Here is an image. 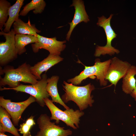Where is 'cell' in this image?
<instances>
[{
    "instance_id": "1",
    "label": "cell",
    "mask_w": 136,
    "mask_h": 136,
    "mask_svg": "<svg viewBox=\"0 0 136 136\" xmlns=\"http://www.w3.org/2000/svg\"><path fill=\"white\" fill-rule=\"evenodd\" d=\"M31 66L26 62L16 69L10 65L5 66L3 69L0 67V75L5 74L3 78L0 76V86L8 85L9 88H14L19 85L20 82L31 84L36 83L38 80L31 73Z\"/></svg>"
},
{
    "instance_id": "2",
    "label": "cell",
    "mask_w": 136,
    "mask_h": 136,
    "mask_svg": "<svg viewBox=\"0 0 136 136\" xmlns=\"http://www.w3.org/2000/svg\"><path fill=\"white\" fill-rule=\"evenodd\" d=\"M63 83L64 85H62L65 92L61 98L65 103L73 101L81 111L86 109L88 106H92L94 100L91 94L95 89L93 85L89 83L84 86H78L64 81Z\"/></svg>"
},
{
    "instance_id": "3",
    "label": "cell",
    "mask_w": 136,
    "mask_h": 136,
    "mask_svg": "<svg viewBox=\"0 0 136 136\" xmlns=\"http://www.w3.org/2000/svg\"><path fill=\"white\" fill-rule=\"evenodd\" d=\"M45 105L50 111L51 120H55V123H58L60 120L64 123L67 126L74 129L79 127L80 118L84 114L82 111L77 110H74L73 109H66L63 111L57 107L49 98L44 99Z\"/></svg>"
},
{
    "instance_id": "4",
    "label": "cell",
    "mask_w": 136,
    "mask_h": 136,
    "mask_svg": "<svg viewBox=\"0 0 136 136\" xmlns=\"http://www.w3.org/2000/svg\"><path fill=\"white\" fill-rule=\"evenodd\" d=\"M111 59L101 62L99 59L96 60L94 65L87 66H85V69L78 75L67 80L74 85L80 84L82 81L88 77L96 76L99 80L101 86H106L108 81L105 79L107 71L110 64Z\"/></svg>"
},
{
    "instance_id": "5",
    "label": "cell",
    "mask_w": 136,
    "mask_h": 136,
    "mask_svg": "<svg viewBox=\"0 0 136 136\" xmlns=\"http://www.w3.org/2000/svg\"><path fill=\"white\" fill-rule=\"evenodd\" d=\"M41 79L39 80L36 84L27 85L20 84L14 88H0V90H13L17 92H25L33 97L36 101L42 107H44L45 104L44 99L49 98L50 96L47 92L46 87L48 79L46 75L45 74L41 75Z\"/></svg>"
},
{
    "instance_id": "6",
    "label": "cell",
    "mask_w": 136,
    "mask_h": 136,
    "mask_svg": "<svg viewBox=\"0 0 136 136\" xmlns=\"http://www.w3.org/2000/svg\"><path fill=\"white\" fill-rule=\"evenodd\" d=\"M113 16V14H111L108 18L103 15L98 17L96 24L98 26L102 27L104 30L106 36L107 43L104 46L97 45L96 46L94 54L95 57H98L101 55H104L106 54L112 56L120 52L119 50L113 47L111 45L112 41L117 35L111 25V20Z\"/></svg>"
},
{
    "instance_id": "7",
    "label": "cell",
    "mask_w": 136,
    "mask_h": 136,
    "mask_svg": "<svg viewBox=\"0 0 136 136\" xmlns=\"http://www.w3.org/2000/svg\"><path fill=\"white\" fill-rule=\"evenodd\" d=\"M0 35H3L6 39L5 42L0 43V65L2 66H6L15 60L17 58L18 54L15 45V34L13 29L8 33L1 31Z\"/></svg>"
},
{
    "instance_id": "8",
    "label": "cell",
    "mask_w": 136,
    "mask_h": 136,
    "mask_svg": "<svg viewBox=\"0 0 136 136\" xmlns=\"http://www.w3.org/2000/svg\"><path fill=\"white\" fill-rule=\"evenodd\" d=\"M51 120L47 114H41L37 121L39 130L35 136H69L72 134L71 130L65 129Z\"/></svg>"
},
{
    "instance_id": "9",
    "label": "cell",
    "mask_w": 136,
    "mask_h": 136,
    "mask_svg": "<svg viewBox=\"0 0 136 136\" xmlns=\"http://www.w3.org/2000/svg\"><path fill=\"white\" fill-rule=\"evenodd\" d=\"M36 101L35 98L30 95L26 100L22 102H12L9 99L0 97V106L5 109L10 115L14 126H17L22 115L26 108L31 104Z\"/></svg>"
},
{
    "instance_id": "10",
    "label": "cell",
    "mask_w": 136,
    "mask_h": 136,
    "mask_svg": "<svg viewBox=\"0 0 136 136\" xmlns=\"http://www.w3.org/2000/svg\"><path fill=\"white\" fill-rule=\"evenodd\" d=\"M37 37L38 42L31 44L32 50L35 53L38 52L40 49H43L48 50L50 54L59 56L66 48L65 40L59 41L57 40L56 37L49 38L38 34Z\"/></svg>"
},
{
    "instance_id": "11",
    "label": "cell",
    "mask_w": 136,
    "mask_h": 136,
    "mask_svg": "<svg viewBox=\"0 0 136 136\" xmlns=\"http://www.w3.org/2000/svg\"><path fill=\"white\" fill-rule=\"evenodd\" d=\"M111 59L105 79L115 87L119 80L126 75L131 65L128 62L116 57Z\"/></svg>"
},
{
    "instance_id": "12",
    "label": "cell",
    "mask_w": 136,
    "mask_h": 136,
    "mask_svg": "<svg viewBox=\"0 0 136 136\" xmlns=\"http://www.w3.org/2000/svg\"><path fill=\"white\" fill-rule=\"evenodd\" d=\"M73 6L75 12L73 19L70 23V29L66 35V40L69 41L72 33L75 27L81 22L87 23L89 21V17L85 9L84 1L82 0H74L70 7Z\"/></svg>"
},
{
    "instance_id": "13",
    "label": "cell",
    "mask_w": 136,
    "mask_h": 136,
    "mask_svg": "<svg viewBox=\"0 0 136 136\" xmlns=\"http://www.w3.org/2000/svg\"><path fill=\"white\" fill-rule=\"evenodd\" d=\"M63 58L59 55L49 54L48 56L42 61L37 62L30 69L32 74L39 80L42 78L41 75L44 72L48 70L54 65L63 60Z\"/></svg>"
},
{
    "instance_id": "14",
    "label": "cell",
    "mask_w": 136,
    "mask_h": 136,
    "mask_svg": "<svg viewBox=\"0 0 136 136\" xmlns=\"http://www.w3.org/2000/svg\"><path fill=\"white\" fill-rule=\"evenodd\" d=\"M10 115L6 110L0 107V133L8 132L15 136H20L18 129L16 128L10 119Z\"/></svg>"
},
{
    "instance_id": "15",
    "label": "cell",
    "mask_w": 136,
    "mask_h": 136,
    "mask_svg": "<svg viewBox=\"0 0 136 136\" xmlns=\"http://www.w3.org/2000/svg\"><path fill=\"white\" fill-rule=\"evenodd\" d=\"M59 79V77L57 76H53L50 78H48L46 90L51 97V100L53 103H58L66 109H69V108L64 102L59 95L57 87Z\"/></svg>"
},
{
    "instance_id": "16",
    "label": "cell",
    "mask_w": 136,
    "mask_h": 136,
    "mask_svg": "<svg viewBox=\"0 0 136 136\" xmlns=\"http://www.w3.org/2000/svg\"><path fill=\"white\" fill-rule=\"evenodd\" d=\"M14 32L16 34L29 35L37 36L41 31L37 29L34 24L30 23V19L25 23L19 18L13 24Z\"/></svg>"
},
{
    "instance_id": "17",
    "label": "cell",
    "mask_w": 136,
    "mask_h": 136,
    "mask_svg": "<svg viewBox=\"0 0 136 136\" xmlns=\"http://www.w3.org/2000/svg\"><path fill=\"white\" fill-rule=\"evenodd\" d=\"M15 41L17 54L21 55L26 52V46L38 42V39L37 36L33 35L16 34L15 36Z\"/></svg>"
},
{
    "instance_id": "18",
    "label": "cell",
    "mask_w": 136,
    "mask_h": 136,
    "mask_svg": "<svg viewBox=\"0 0 136 136\" xmlns=\"http://www.w3.org/2000/svg\"><path fill=\"white\" fill-rule=\"evenodd\" d=\"M24 1V0H17L15 3L10 8L8 12V18L3 30L4 32L8 33L10 32L12 25L19 18V13L23 4Z\"/></svg>"
},
{
    "instance_id": "19",
    "label": "cell",
    "mask_w": 136,
    "mask_h": 136,
    "mask_svg": "<svg viewBox=\"0 0 136 136\" xmlns=\"http://www.w3.org/2000/svg\"><path fill=\"white\" fill-rule=\"evenodd\" d=\"M136 66L131 65L122 80V90L127 94H130L136 87Z\"/></svg>"
},
{
    "instance_id": "20",
    "label": "cell",
    "mask_w": 136,
    "mask_h": 136,
    "mask_svg": "<svg viewBox=\"0 0 136 136\" xmlns=\"http://www.w3.org/2000/svg\"><path fill=\"white\" fill-rule=\"evenodd\" d=\"M46 6V2L44 0H32L23 7L19 15L25 16L30 11L33 10V12L34 14L41 13L44 10Z\"/></svg>"
},
{
    "instance_id": "21",
    "label": "cell",
    "mask_w": 136,
    "mask_h": 136,
    "mask_svg": "<svg viewBox=\"0 0 136 136\" xmlns=\"http://www.w3.org/2000/svg\"><path fill=\"white\" fill-rule=\"evenodd\" d=\"M11 3L6 0H0V29L3 30L8 18L9 9L11 6Z\"/></svg>"
},
{
    "instance_id": "22",
    "label": "cell",
    "mask_w": 136,
    "mask_h": 136,
    "mask_svg": "<svg viewBox=\"0 0 136 136\" xmlns=\"http://www.w3.org/2000/svg\"><path fill=\"white\" fill-rule=\"evenodd\" d=\"M34 117V116H31L25 122L20 125L18 131L21 133L25 134L30 132V130L31 127L36 124Z\"/></svg>"
},
{
    "instance_id": "23",
    "label": "cell",
    "mask_w": 136,
    "mask_h": 136,
    "mask_svg": "<svg viewBox=\"0 0 136 136\" xmlns=\"http://www.w3.org/2000/svg\"><path fill=\"white\" fill-rule=\"evenodd\" d=\"M130 94L131 96L134 98L135 100L136 101V87Z\"/></svg>"
},
{
    "instance_id": "24",
    "label": "cell",
    "mask_w": 136,
    "mask_h": 136,
    "mask_svg": "<svg viewBox=\"0 0 136 136\" xmlns=\"http://www.w3.org/2000/svg\"><path fill=\"white\" fill-rule=\"evenodd\" d=\"M0 136H8L5 134V133H0ZM22 136H32L30 132H29L28 133L25 134H23Z\"/></svg>"
}]
</instances>
